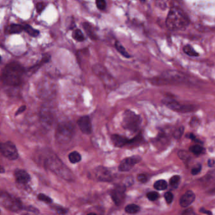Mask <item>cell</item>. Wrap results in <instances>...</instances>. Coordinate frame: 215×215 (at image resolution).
<instances>
[{
  "label": "cell",
  "mask_w": 215,
  "mask_h": 215,
  "mask_svg": "<svg viewBox=\"0 0 215 215\" xmlns=\"http://www.w3.org/2000/svg\"><path fill=\"white\" fill-rule=\"evenodd\" d=\"M133 183H134L133 177H131V176H129V177H128L126 179L124 185H125L126 187H127V186H131V185H133Z\"/></svg>",
  "instance_id": "74e56055"
},
{
  "label": "cell",
  "mask_w": 215,
  "mask_h": 215,
  "mask_svg": "<svg viewBox=\"0 0 215 215\" xmlns=\"http://www.w3.org/2000/svg\"><path fill=\"white\" fill-rule=\"evenodd\" d=\"M189 150L193 153L197 155L203 153L204 151V148H203L201 146H200L199 145H193L192 147H190Z\"/></svg>",
  "instance_id": "4316f807"
},
{
  "label": "cell",
  "mask_w": 215,
  "mask_h": 215,
  "mask_svg": "<svg viewBox=\"0 0 215 215\" xmlns=\"http://www.w3.org/2000/svg\"><path fill=\"white\" fill-rule=\"evenodd\" d=\"M200 212L202 213H204V214H212V213L209 211H207L206 209H204V208H201L199 209Z\"/></svg>",
  "instance_id": "b9f144b4"
},
{
  "label": "cell",
  "mask_w": 215,
  "mask_h": 215,
  "mask_svg": "<svg viewBox=\"0 0 215 215\" xmlns=\"http://www.w3.org/2000/svg\"><path fill=\"white\" fill-rule=\"evenodd\" d=\"M163 102L166 107H168L172 110H174L177 112H189L193 109V108H191L190 106L182 105L179 102L171 99L163 100Z\"/></svg>",
  "instance_id": "4fadbf2b"
},
{
  "label": "cell",
  "mask_w": 215,
  "mask_h": 215,
  "mask_svg": "<svg viewBox=\"0 0 215 215\" xmlns=\"http://www.w3.org/2000/svg\"><path fill=\"white\" fill-rule=\"evenodd\" d=\"M25 72V68L20 63L16 61L9 63L2 70V81L7 86H19L22 82Z\"/></svg>",
  "instance_id": "6da1fadb"
},
{
  "label": "cell",
  "mask_w": 215,
  "mask_h": 215,
  "mask_svg": "<svg viewBox=\"0 0 215 215\" xmlns=\"http://www.w3.org/2000/svg\"><path fill=\"white\" fill-rule=\"evenodd\" d=\"M0 203L5 209L14 213L18 212L24 208L20 199L3 191L0 195Z\"/></svg>",
  "instance_id": "8992f818"
},
{
  "label": "cell",
  "mask_w": 215,
  "mask_h": 215,
  "mask_svg": "<svg viewBox=\"0 0 215 215\" xmlns=\"http://www.w3.org/2000/svg\"><path fill=\"white\" fill-rule=\"evenodd\" d=\"M5 169H4V168H3V166H1V171H0V173H1V174H3V173H5Z\"/></svg>",
  "instance_id": "ee69618b"
},
{
  "label": "cell",
  "mask_w": 215,
  "mask_h": 215,
  "mask_svg": "<svg viewBox=\"0 0 215 215\" xmlns=\"http://www.w3.org/2000/svg\"><path fill=\"white\" fill-rule=\"evenodd\" d=\"M201 171V165L200 164L198 165L197 166L194 167V168H193L192 169V171H191V174H192L193 175H196L197 174H198Z\"/></svg>",
  "instance_id": "d590c367"
},
{
  "label": "cell",
  "mask_w": 215,
  "mask_h": 215,
  "mask_svg": "<svg viewBox=\"0 0 215 215\" xmlns=\"http://www.w3.org/2000/svg\"><path fill=\"white\" fill-rule=\"evenodd\" d=\"M68 158L71 163L75 164L79 163L82 160V155L78 152L74 151L69 154Z\"/></svg>",
  "instance_id": "d6986e66"
},
{
  "label": "cell",
  "mask_w": 215,
  "mask_h": 215,
  "mask_svg": "<svg viewBox=\"0 0 215 215\" xmlns=\"http://www.w3.org/2000/svg\"><path fill=\"white\" fill-rule=\"evenodd\" d=\"M110 139L114 146L117 148H122L130 143V139L117 134H112Z\"/></svg>",
  "instance_id": "9a60e30c"
},
{
  "label": "cell",
  "mask_w": 215,
  "mask_h": 215,
  "mask_svg": "<svg viewBox=\"0 0 215 215\" xmlns=\"http://www.w3.org/2000/svg\"><path fill=\"white\" fill-rule=\"evenodd\" d=\"M137 180L141 183H146L148 181V177L145 174H139L137 176Z\"/></svg>",
  "instance_id": "d6a6232c"
},
{
  "label": "cell",
  "mask_w": 215,
  "mask_h": 215,
  "mask_svg": "<svg viewBox=\"0 0 215 215\" xmlns=\"http://www.w3.org/2000/svg\"><path fill=\"white\" fill-rule=\"evenodd\" d=\"M195 194L192 190H188L180 198L179 203L181 207L185 208L192 204L195 199Z\"/></svg>",
  "instance_id": "2e32d148"
},
{
  "label": "cell",
  "mask_w": 215,
  "mask_h": 215,
  "mask_svg": "<svg viewBox=\"0 0 215 215\" xmlns=\"http://www.w3.org/2000/svg\"><path fill=\"white\" fill-rule=\"evenodd\" d=\"M77 124L83 134L88 135L92 133V124L89 116L84 115L79 118Z\"/></svg>",
  "instance_id": "7c38bea8"
},
{
  "label": "cell",
  "mask_w": 215,
  "mask_h": 215,
  "mask_svg": "<svg viewBox=\"0 0 215 215\" xmlns=\"http://www.w3.org/2000/svg\"><path fill=\"white\" fill-rule=\"evenodd\" d=\"M75 133L74 124L69 121H64L58 125L55 132V138L59 144L66 145L73 139Z\"/></svg>",
  "instance_id": "3957f363"
},
{
  "label": "cell",
  "mask_w": 215,
  "mask_h": 215,
  "mask_svg": "<svg viewBox=\"0 0 215 215\" xmlns=\"http://www.w3.org/2000/svg\"><path fill=\"white\" fill-rule=\"evenodd\" d=\"M96 178L101 182H111L113 180L114 175L111 171L104 166H97L95 171Z\"/></svg>",
  "instance_id": "8fae6325"
},
{
  "label": "cell",
  "mask_w": 215,
  "mask_h": 215,
  "mask_svg": "<svg viewBox=\"0 0 215 215\" xmlns=\"http://www.w3.org/2000/svg\"><path fill=\"white\" fill-rule=\"evenodd\" d=\"M177 1H180V0H177Z\"/></svg>",
  "instance_id": "bcb514c9"
},
{
  "label": "cell",
  "mask_w": 215,
  "mask_h": 215,
  "mask_svg": "<svg viewBox=\"0 0 215 215\" xmlns=\"http://www.w3.org/2000/svg\"><path fill=\"white\" fill-rule=\"evenodd\" d=\"M26 108H27V107H26V105H22V106H21V107H19L18 109L16 110V112L15 114V116H17V115L21 114V113H23V112H24V111L26 110Z\"/></svg>",
  "instance_id": "f35d334b"
},
{
  "label": "cell",
  "mask_w": 215,
  "mask_h": 215,
  "mask_svg": "<svg viewBox=\"0 0 215 215\" xmlns=\"http://www.w3.org/2000/svg\"><path fill=\"white\" fill-rule=\"evenodd\" d=\"M124 210L128 214H136L140 211V207L135 204H129L125 207Z\"/></svg>",
  "instance_id": "603a6c76"
},
{
  "label": "cell",
  "mask_w": 215,
  "mask_h": 215,
  "mask_svg": "<svg viewBox=\"0 0 215 215\" xmlns=\"http://www.w3.org/2000/svg\"><path fill=\"white\" fill-rule=\"evenodd\" d=\"M126 186L124 184H117L111 190L110 197L116 206L121 205L125 199Z\"/></svg>",
  "instance_id": "9c48e42d"
},
{
  "label": "cell",
  "mask_w": 215,
  "mask_h": 215,
  "mask_svg": "<svg viewBox=\"0 0 215 215\" xmlns=\"http://www.w3.org/2000/svg\"><path fill=\"white\" fill-rule=\"evenodd\" d=\"M55 211L58 213V214H66L68 212V209L65 208H63L61 206H54V207L53 208Z\"/></svg>",
  "instance_id": "f1b7e54d"
},
{
  "label": "cell",
  "mask_w": 215,
  "mask_h": 215,
  "mask_svg": "<svg viewBox=\"0 0 215 215\" xmlns=\"http://www.w3.org/2000/svg\"><path fill=\"white\" fill-rule=\"evenodd\" d=\"M37 199L40 201H42L47 204H50L53 203V199L48 196H47L43 193H40L37 196Z\"/></svg>",
  "instance_id": "484cf974"
},
{
  "label": "cell",
  "mask_w": 215,
  "mask_h": 215,
  "mask_svg": "<svg viewBox=\"0 0 215 215\" xmlns=\"http://www.w3.org/2000/svg\"><path fill=\"white\" fill-rule=\"evenodd\" d=\"M189 23V19L181 9L177 7L171 8L166 19V27L171 30L185 29Z\"/></svg>",
  "instance_id": "7a4b0ae2"
},
{
  "label": "cell",
  "mask_w": 215,
  "mask_h": 215,
  "mask_svg": "<svg viewBox=\"0 0 215 215\" xmlns=\"http://www.w3.org/2000/svg\"><path fill=\"white\" fill-rule=\"evenodd\" d=\"M147 198L150 201H154L157 200L158 198L159 195H158V193L155 192V191H152V192H150V193H147Z\"/></svg>",
  "instance_id": "4dcf8cb0"
},
{
  "label": "cell",
  "mask_w": 215,
  "mask_h": 215,
  "mask_svg": "<svg viewBox=\"0 0 215 215\" xmlns=\"http://www.w3.org/2000/svg\"><path fill=\"white\" fill-rule=\"evenodd\" d=\"M184 133V128L183 127H180L179 129H177L174 133V136L175 139H179Z\"/></svg>",
  "instance_id": "836d02e7"
},
{
  "label": "cell",
  "mask_w": 215,
  "mask_h": 215,
  "mask_svg": "<svg viewBox=\"0 0 215 215\" xmlns=\"http://www.w3.org/2000/svg\"><path fill=\"white\" fill-rule=\"evenodd\" d=\"M14 177L17 183L23 185L28 184L31 179L30 174L26 170L20 169L15 170Z\"/></svg>",
  "instance_id": "5bb4252c"
},
{
  "label": "cell",
  "mask_w": 215,
  "mask_h": 215,
  "mask_svg": "<svg viewBox=\"0 0 215 215\" xmlns=\"http://www.w3.org/2000/svg\"><path fill=\"white\" fill-rule=\"evenodd\" d=\"M164 197L166 200V202L168 204H171L173 201L174 196H173V194L171 192H166L164 194Z\"/></svg>",
  "instance_id": "1f68e13d"
},
{
  "label": "cell",
  "mask_w": 215,
  "mask_h": 215,
  "mask_svg": "<svg viewBox=\"0 0 215 215\" xmlns=\"http://www.w3.org/2000/svg\"><path fill=\"white\" fill-rule=\"evenodd\" d=\"M153 186L157 190H163L167 188L168 184H167V182L164 180H159L155 182Z\"/></svg>",
  "instance_id": "d4e9b609"
},
{
  "label": "cell",
  "mask_w": 215,
  "mask_h": 215,
  "mask_svg": "<svg viewBox=\"0 0 215 215\" xmlns=\"http://www.w3.org/2000/svg\"><path fill=\"white\" fill-rule=\"evenodd\" d=\"M180 181V177L179 175H174L170 180V185L173 188H177L178 187Z\"/></svg>",
  "instance_id": "83f0119b"
},
{
  "label": "cell",
  "mask_w": 215,
  "mask_h": 215,
  "mask_svg": "<svg viewBox=\"0 0 215 215\" xmlns=\"http://www.w3.org/2000/svg\"><path fill=\"white\" fill-rule=\"evenodd\" d=\"M139 1H140L141 3H145L147 0H139Z\"/></svg>",
  "instance_id": "f6af8a7d"
},
{
  "label": "cell",
  "mask_w": 215,
  "mask_h": 215,
  "mask_svg": "<svg viewBox=\"0 0 215 215\" xmlns=\"http://www.w3.org/2000/svg\"><path fill=\"white\" fill-rule=\"evenodd\" d=\"M187 137H188L189 138H190V139H192L193 141H199V140H197L196 136L192 134V133H190V134H188V135L187 136Z\"/></svg>",
  "instance_id": "60d3db41"
},
{
  "label": "cell",
  "mask_w": 215,
  "mask_h": 215,
  "mask_svg": "<svg viewBox=\"0 0 215 215\" xmlns=\"http://www.w3.org/2000/svg\"><path fill=\"white\" fill-rule=\"evenodd\" d=\"M23 27H24V31L26 32L31 37H37L40 34V32L38 30L34 29L30 25L26 24V25H23Z\"/></svg>",
  "instance_id": "7402d4cb"
},
{
  "label": "cell",
  "mask_w": 215,
  "mask_h": 215,
  "mask_svg": "<svg viewBox=\"0 0 215 215\" xmlns=\"http://www.w3.org/2000/svg\"><path fill=\"white\" fill-rule=\"evenodd\" d=\"M44 165L54 173L65 179H71V172L56 156L50 157L44 160Z\"/></svg>",
  "instance_id": "277c9868"
},
{
  "label": "cell",
  "mask_w": 215,
  "mask_h": 215,
  "mask_svg": "<svg viewBox=\"0 0 215 215\" xmlns=\"http://www.w3.org/2000/svg\"><path fill=\"white\" fill-rule=\"evenodd\" d=\"M115 49L119 51V53H120V54H121L124 57H125L126 58H131V56L126 51V49L124 48V47L120 42H119V41H115Z\"/></svg>",
  "instance_id": "ffe728a7"
},
{
  "label": "cell",
  "mask_w": 215,
  "mask_h": 215,
  "mask_svg": "<svg viewBox=\"0 0 215 215\" xmlns=\"http://www.w3.org/2000/svg\"><path fill=\"white\" fill-rule=\"evenodd\" d=\"M93 73L96 75L100 80L107 85H115V80L112 76L109 73V71L105 69L104 66L100 64H94L92 68Z\"/></svg>",
  "instance_id": "52a82bcc"
},
{
  "label": "cell",
  "mask_w": 215,
  "mask_h": 215,
  "mask_svg": "<svg viewBox=\"0 0 215 215\" xmlns=\"http://www.w3.org/2000/svg\"><path fill=\"white\" fill-rule=\"evenodd\" d=\"M214 163H215L214 160H213L212 159H210V160H208V165H209V166H211V167L213 166Z\"/></svg>",
  "instance_id": "7bdbcfd3"
},
{
  "label": "cell",
  "mask_w": 215,
  "mask_h": 215,
  "mask_svg": "<svg viewBox=\"0 0 215 215\" xmlns=\"http://www.w3.org/2000/svg\"><path fill=\"white\" fill-rule=\"evenodd\" d=\"M72 37L75 40H77L78 42H83L85 39V37L83 32H82L81 30H80L78 29H75L73 31Z\"/></svg>",
  "instance_id": "cb8c5ba5"
},
{
  "label": "cell",
  "mask_w": 215,
  "mask_h": 215,
  "mask_svg": "<svg viewBox=\"0 0 215 215\" xmlns=\"http://www.w3.org/2000/svg\"><path fill=\"white\" fill-rule=\"evenodd\" d=\"M183 51L185 54H187V56H189L196 57V56H199V54L193 49V47L189 44L185 45L184 47Z\"/></svg>",
  "instance_id": "44dd1931"
},
{
  "label": "cell",
  "mask_w": 215,
  "mask_h": 215,
  "mask_svg": "<svg viewBox=\"0 0 215 215\" xmlns=\"http://www.w3.org/2000/svg\"><path fill=\"white\" fill-rule=\"evenodd\" d=\"M141 160L139 156H133L124 158L121 161L118 166V170L120 172H128L131 170L134 166Z\"/></svg>",
  "instance_id": "30bf717a"
},
{
  "label": "cell",
  "mask_w": 215,
  "mask_h": 215,
  "mask_svg": "<svg viewBox=\"0 0 215 215\" xmlns=\"http://www.w3.org/2000/svg\"><path fill=\"white\" fill-rule=\"evenodd\" d=\"M179 157L181 159H185L188 157V154L185 151H180L179 152Z\"/></svg>",
  "instance_id": "ab89813d"
},
{
  "label": "cell",
  "mask_w": 215,
  "mask_h": 215,
  "mask_svg": "<svg viewBox=\"0 0 215 215\" xmlns=\"http://www.w3.org/2000/svg\"><path fill=\"white\" fill-rule=\"evenodd\" d=\"M82 26L83 28L84 29L86 35L88 36V37L90 39H91L93 40H96L98 39V37L97 35L95 33V29L93 28V27L90 24V23L88 22H83L82 23Z\"/></svg>",
  "instance_id": "ac0fdd59"
},
{
  "label": "cell",
  "mask_w": 215,
  "mask_h": 215,
  "mask_svg": "<svg viewBox=\"0 0 215 215\" xmlns=\"http://www.w3.org/2000/svg\"><path fill=\"white\" fill-rule=\"evenodd\" d=\"M23 209H25L26 211H30L32 213H39V211L38 209H37L36 208H34L32 206H26L23 208Z\"/></svg>",
  "instance_id": "8d00e7d4"
},
{
  "label": "cell",
  "mask_w": 215,
  "mask_h": 215,
  "mask_svg": "<svg viewBox=\"0 0 215 215\" xmlns=\"http://www.w3.org/2000/svg\"><path fill=\"white\" fill-rule=\"evenodd\" d=\"M45 7V5L44 3H42V2H39L37 3L35 5V8H36V10L39 13H41L42 12V11L44 10Z\"/></svg>",
  "instance_id": "e575fe53"
},
{
  "label": "cell",
  "mask_w": 215,
  "mask_h": 215,
  "mask_svg": "<svg viewBox=\"0 0 215 215\" xmlns=\"http://www.w3.org/2000/svg\"><path fill=\"white\" fill-rule=\"evenodd\" d=\"M23 31H24V27L17 23H12L5 29V34L8 35L20 34Z\"/></svg>",
  "instance_id": "e0dca14e"
},
{
  "label": "cell",
  "mask_w": 215,
  "mask_h": 215,
  "mask_svg": "<svg viewBox=\"0 0 215 215\" xmlns=\"http://www.w3.org/2000/svg\"><path fill=\"white\" fill-rule=\"evenodd\" d=\"M1 153L3 157L10 160H15L19 157L15 145L10 141L2 143Z\"/></svg>",
  "instance_id": "ba28073f"
},
{
  "label": "cell",
  "mask_w": 215,
  "mask_h": 215,
  "mask_svg": "<svg viewBox=\"0 0 215 215\" xmlns=\"http://www.w3.org/2000/svg\"><path fill=\"white\" fill-rule=\"evenodd\" d=\"M141 121L140 115L136 114L133 111L127 109L124 112L122 126L126 130L131 133L136 132L140 128Z\"/></svg>",
  "instance_id": "5b68a950"
},
{
  "label": "cell",
  "mask_w": 215,
  "mask_h": 215,
  "mask_svg": "<svg viewBox=\"0 0 215 215\" xmlns=\"http://www.w3.org/2000/svg\"><path fill=\"white\" fill-rule=\"evenodd\" d=\"M97 7L100 10H104L106 8L105 0H95Z\"/></svg>",
  "instance_id": "f546056e"
}]
</instances>
